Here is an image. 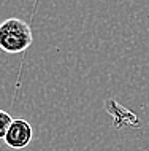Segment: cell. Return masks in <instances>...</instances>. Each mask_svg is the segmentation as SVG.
<instances>
[{
  "instance_id": "cell-1",
  "label": "cell",
  "mask_w": 149,
  "mask_h": 151,
  "mask_svg": "<svg viewBox=\"0 0 149 151\" xmlns=\"http://www.w3.org/2000/svg\"><path fill=\"white\" fill-rule=\"evenodd\" d=\"M32 30L26 21L19 18H10L0 24V50L18 54L26 51L32 43Z\"/></svg>"
},
{
  "instance_id": "cell-2",
  "label": "cell",
  "mask_w": 149,
  "mask_h": 151,
  "mask_svg": "<svg viewBox=\"0 0 149 151\" xmlns=\"http://www.w3.org/2000/svg\"><path fill=\"white\" fill-rule=\"evenodd\" d=\"M32 137H34L32 126L26 119L19 118V119H13V122H11V126H10V129H8V132H6L3 140H5V143L10 148L22 150L32 142Z\"/></svg>"
},
{
  "instance_id": "cell-3",
  "label": "cell",
  "mask_w": 149,
  "mask_h": 151,
  "mask_svg": "<svg viewBox=\"0 0 149 151\" xmlns=\"http://www.w3.org/2000/svg\"><path fill=\"white\" fill-rule=\"evenodd\" d=\"M11 122H13L11 116L8 115L5 110H0V140L5 138L8 129H10V126H11Z\"/></svg>"
}]
</instances>
